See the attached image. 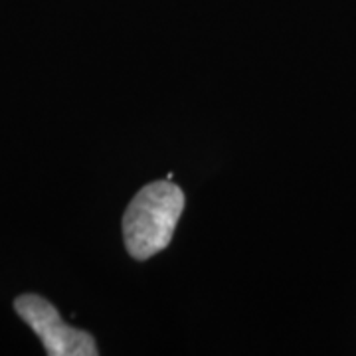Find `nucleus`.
Listing matches in <instances>:
<instances>
[{
    "instance_id": "nucleus-2",
    "label": "nucleus",
    "mask_w": 356,
    "mask_h": 356,
    "mask_svg": "<svg viewBox=\"0 0 356 356\" xmlns=\"http://www.w3.org/2000/svg\"><path fill=\"white\" fill-rule=\"evenodd\" d=\"M14 311L38 334L46 355L50 356H97L99 348L93 334L70 327L60 311L48 299L36 293H24L14 299Z\"/></svg>"
},
{
    "instance_id": "nucleus-1",
    "label": "nucleus",
    "mask_w": 356,
    "mask_h": 356,
    "mask_svg": "<svg viewBox=\"0 0 356 356\" xmlns=\"http://www.w3.org/2000/svg\"><path fill=\"white\" fill-rule=\"evenodd\" d=\"M186 196L172 180H154L140 188L123 214V242L127 254L147 261L172 242Z\"/></svg>"
}]
</instances>
